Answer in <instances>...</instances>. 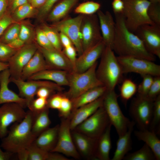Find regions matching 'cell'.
Listing matches in <instances>:
<instances>
[{"mask_svg":"<svg viewBox=\"0 0 160 160\" xmlns=\"http://www.w3.org/2000/svg\"><path fill=\"white\" fill-rule=\"evenodd\" d=\"M50 69H52L47 63L41 52L37 49L33 56L23 68L20 78L25 80L39 72Z\"/></svg>","mask_w":160,"mask_h":160,"instance_id":"cell-23","label":"cell"},{"mask_svg":"<svg viewBox=\"0 0 160 160\" xmlns=\"http://www.w3.org/2000/svg\"><path fill=\"white\" fill-rule=\"evenodd\" d=\"M28 0H10L7 10L10 13L20 6L28 3Z\"/></svg>","mask_w":160,"mask_h":160,"instance_id":"cell-52","label":"cell"},{"mask_svg":"<svg viewBox=\"0 0 160 160\" xmlns=\"http://www.w3.org/2000/svg\"><path fill=\"white\" fill-rule=\"evenodd\" d=\"M20 28V22H15L12 24L0 37V41L8 44L18 38Z\"/></svg>","mask_w":160,"mask_h":160,"instance_id":"cell-36","label":"cell"},{"mask_svg":"<svg viewBox=\"0 0 160 160\" xmlns=\"http://www.w3.org/2000/svg\"><path fill=\"white\" fill-rule=\"evenodd\" d=\"M38 11L31 4L27 3L15 9L11 14V17L16 22H20L27 18L37 15Z\"/></svg>","mask_w":160,"mask_h":160,"instance_id":"cell-32","label":"cell"},{"mask_svg":"<svg viewBox=\"0 0 160 160\" xmlns=\"http://www.w3.org/2000/svg\"><path fill=\"white\" fill-rule=\"evenodd\" d=\"M49 109L47 107L39 113L34 114L31 130L33 134L36 137L49 128L51 121L49 116Z\"/></svg>","mask_w":160,"mask_h":160,"instance_id":"cell-31","label":"cell"},{"mask_svg":"<svg viewBox=\"0 0 160 160\" xmlns=\"http://www.w3.org/2000/svg\"><path fill=\"white\" fill-rule=\"evenodd\" d=\"M49 41L56 49L62 51L63 47L60 40L59 32L55 28L43 23L40 27Z\"/></svg>","mask_w":160,"mask_h":160,"instance_id":"cell-35","label":"cell"},{"mask_svg":"<svg viewBox=\"0 0 160 160\" xmlns=\"http://www.w3.org/2000/svg\"><path fill=\"white\" fill-rule=\"evenodd\" d=\"M103 106L110 122L115 128L119 137L127 130L132 121L123 114L118 103V95L115 89L107 90L103 95Z\"/></svg>","mask_w":160,"mask_h":160,"instance_id":"cell-6","label":"cell"},{"mask_svg":"<svg viewBox=\"0 0 160 160\" xmlns=\"http://www.w3.org/2000/svg\"><path fill=\"white\" fill-rule=\"evenodd\" d=\"M25 44L24 41L18 38L7 44L13 49H18L23 47Z\"/></svg>","mask_w":160,"mask_h":160,"instance_id":"cell-57","label":"cell"},{"mask_svg":"<svg viewBox=\"0 0 160 160\" xmlns=\"http://www.w3.org/2000/svg\"><path fill=\"white\" fill-rule=\"evenodd\" d=\"M24 108L15 103H5L0 106V138L7 135L10 125L20 122L25 118L27 111Z\"/></svg>","mask_w":160,"mask_h":160,"instance_id":"cell-14","label":"cell"},{"mask_svg":"<svg viewBox=\"0 0 160 160\" xmlns=\"http://www.w3.org/2000/svg\"><path fill=\"white\" fill-rule=\"evenodd\" d=\"M151 2H160V0H146Z\"/></svg>","mask_w":160,"mask_h":160,"instance_id":"cell-63","label":"cell"},{"mask_svg":"<svg viewBox=\"0 0 160 160\" xmlns=\"http://www.w3.org/2000/svg\"><path fill=\"white\" fill-rule=\"evenodd\" d=\"M114 14L115 32L112 48L113 52L119 56L154 61L155 56L148 52L140 38L127 28L122 13Z\"/></svg>","mask_w":160,"mask_h":160,"instance_id":"cell-1","label":"cell"},{"mask_svg":"<svg viewBox=\"0 0 160 160\" xmlns=\"http://www.w3.org/2000/svg\"><path fill=\"white\" fill-rule=\"evenodd\" d=\"M9 82L14 84L19 91V95L25 99L27 107L34 99L38 90L41 87H46L54 91L60 92L63 89L61 86L51 81L45 80H23L21 78L10 77Z\"/></svg>","mask_w":160,"mask_h":160,"instance_id":"cell-11","label":"cell"},{"mask_svg":"<svg viewBox=\"0 0 160 160\" xmlns=\"http://www.w3.org/2000/svg\"><path fill=\"white\" fill-rule=\"evenodd\" d=\"M106 45L102 41L95 46L87 49L77 58L74 71L77 73L84 72L94 65L101 57Z\"/></svg>","mask_w":160,"mask_h":160,"instance_id":"cell-17","label":"cell"},{"mask_svg":"<svg viewBox=\"0 0 160 160\" xmlns=\"http://www.w3.org/2000/svg\"><path fill=\"white\" fill-rule=\"evenodd\" d=\"M143 80L138 87L137 94L141 95L146 96L153 82L154 77L149 75L142 76Z\"/></svg>","mask_w":160,"mask_h":160,"instance_id":"cell-45","label":"cell"},{"mask_svg":"<svg viewBox=\"0 0 160 160\" xmlns=\"http://www.w3.org/2000/svg\"><path fill=\"white\" fill-rule=\"evenodd\" d=\"M160 95V76L154 77L153 80L146 96L154 101Z\"/></svg>","mask_w":160,"mask_h":160,"instance_id":"cell-48","label":"cell"},{"mask_svg":"<svg viewBox=\"0 0 160 160\" xmlns=\"http://www.w3.org/2000/svg\"><path fill=\"white\" fill-rule=\"evenodd\" d=\"M137 90L136 84L131 79H125L123 81L120 88V95L125 105L134 95Z\"/></svg>","mask_w":160,"mask_h":160,"instance_id":"cell-34","label":"cell"},{"mask_svg":"<svg viewBox=\"0 0 160 160\" xmlns=\"http://www.w3.org/2000/svg\"><path fill=\"white\" fill-rule=\"evenodd\" d=\"M124 160H154L155 155L150 148L145 144L139 150L127 154L123 159Z\"/></svg>","mask_w":160,"mask_h":160,"instance_id":"cell-33","label":"cell"},{"mask_svg":"<svg viewBox=\"0 0 160 160\" xmlns=\"http://www.w3.org/2000/svg\"><path fill=\"white\" fill-rule=\"evenodd\" d=\"M13 153L7 151H3L0 145V160H9L10 159Z\"/></svg>","mask_w":160,"mask_h":160,"instance_id":"cell-59","label":"cell"},{"mask_svg":"<svg viewBox=\"0 0 160 160\" xmlns=\"http://www.w3.org/2000/svg\"><path fill=\"white\" fill-rule=\"evenodd\" d=\"M36 43L39 46L48 49H55L40 27L36 28L35 31Z\"/></svg>","mask_w":160,"mask_h":160,"instance_id":"cell-41","label":"cell"},{"mask_svg":"<svg viewBox=\"0 0 160 160\" xmlns=\"http://www.w3.org/2000/svg\"><path fill=\"white\" fill-rule=\"evenodd\" d=\"M78 0H63L47 15V20L54 23L65 18Z\"/></svg>","mask_w":160,"mask_h":160,"instance_id":"cell-30","label":"cell"},{"mask_svg":"<svg viewBox=\"0 0 160 160\" xmlns=\"http://www.w3.org/2000/svg\"><path fill=\"white\" fill-rule=\"evenodd\" d=\"M84 15L73 17H65L50 25L59 32L66 35L71 41L79 56L83 52L80 35V28Z\"/></svg>","mask_w":160,"mask_h":160,"instance_id":"cell-10","label":"cell"},{"mask_svg":"<svg viewBox=\"0 0 160 160\" xmlns=\"http://www.w3.org/2000/svg\"><path fill=\"white\" fill-rule=\"evenodd\" d=\"M10 74L8 68L0 72V105L5 103H15L24 108L27 107L25 99L20 97L8 87Z\"/></svg>","mask_w":160,"mask_h":160,"instance_id":"cell-20","label":"cell"},{"mask_svg":"<svg viewBox=\"0 0 160 160\" xmlns=\"http://www.w3.org/2000/svg\"><path fill=\"white\" fill-rule=\"evenodd\" d=\"M47 99L37 97L36 99H34L27 107L34 114H36L48 107Z\"/></svg>","mask_w":160,"mask_h":160,"instance_id":"cell-44","label":"cell"},{"mask_svg":"<svg viewBox=\"0 0 160 160\" xmlns=\"http://www.w3.org/2000/svg\"><path fill=\"white\" fill-rule=\"evenodd\" d=\"M8 63H3L0 62V72L8 68Z\"/></svg>","mask_w":160,"mask_h":160,"instance_id":"cell-62","label":"cell"},{"mask_svg":"<svg viewBox=\"0 0 160 160\" xmlns=\"http://www.w3.org/2000/svg\"><path fill=\"white\" fill-rule=\"evenodd\" d=\"M34 116V113L29 110L22 121L14 123L2 139L1 148L13 154L27 149L36 138L31 130Z\"/></svg>","mask_w":160,"mask_h":160,"instance_id":"cell-2","label":"cell"},{"mask_svg":"<svg viewBox=\"0 0 160 160\" xmlns=\"http://www.w3.org/2000/svg\"><path fill=\"white\" fill-rule=\"evenodd\" d=\"M123 73H134L141 76L145 75L160 76V65L148 60L132 57H117Z\"/></svg>","mask_w":160,"mask_h":160,"instance_id":"cell-9","label":"cell"},{"mask_svg":"<svg viewBox=\"0 0 160 160\" xmlns=\"http://www.w3.org/2000/svg\"><path fill=\"white\" fill-rule=\"evenodd\" d=\"M103 95L91 103L79 107L72 112L70 118L71 131L73 130L77 126L88 118L103 105Z\"/></svg>","mask_w":160,"mask_h":160,"instance_id":"cell-22","label":"cell"},{"mask_svg":"<svg viewBox=\"0 0 160 160\" xmlns=\"http://www.w3.org/2000/svg\"><path fill=\"white\" fill-rule=\"evenodd\" d=\"M59 124L49 128L37 136L33 143L43 150L51 152L57 141Z\"/></svg>","mask_w":160,"mask_h":160,"instance_id":"cell-24","label":"cell"},{"mask_svg":"<svg viewBox=\"0 0 160 160\" xmlns=\"http://www.w3.org/2000/svg\"><path fill=\"white\" fill-rule=\"evenodd\" d=\"M97 65V62L84 72L77 73L73 71L68 72L69 87L64 95L72 100L92 88L103 85L96 75Z\"/></svg>","mask_w":160,"mask_h":160,"instance_id":"cell-4","label":"cell"},{"mask_svg":"<svg viewBox=\"0 0 160 160\" xmlns=\"http://www.w3.org/2000/svg\"><path fill=\"white\" fill-rule=\"evenodd\" d=\"M112 6L115 14L122 13L124 8V4L122 0H113Z\"/></svg>","mask_w":160,"mask_h":160,"instance_id":"cell-54","label":"cell"},{"mask_svg":"<svg viewBox=\"0 0 160 160\" xmlns=\"http://www.w3.org/2000/svg\"><path fill=\"white\" fill-rule=\"evenodd\" d=\"M123 73L117 57L111 47L106 46L96 70L97 76L108 90L115 89L121 80Z\"/></svg>","mask_w":160,"mask_h":160,"instance_id":"cell-3","label":"cell"},{"mask_svg":"<svg viewBox=\"0 0 160 160\" xmlns=\"http://www.w3.org/2000/svg\"><path fill=\"white\" fill-rule=\"evenodd\" d=\"M100 7V4L93 1H88L80 4L75 9V13L85 15L95 14Z\"/></svg>","mask_w":160,"mask_h":160,"instance_id":"cell-38","label":"cell"},{"mask_svg":"<svg viewBox=\"0 0 160 160\" xmlns=\"http://www.w3.org/2000/svg\"><path fill=\"white\" fill-rule=\"evenodd\" d=\"M107 90V88L103 85L97 87L87 91L71 100L72 112L79 107L96 100L103 96Z\"/></svg>","mask_w":160,"mask_h":160,"instance_id":"cell-28","label":"cell"},{"mask_svg":"<svg viewBox=\"0 0 160 160\" xmlns=\"http://www.w3.org/2000/svg\"><path fill=\"white\" fill-rule=\"evenodd\" d=\"M36 44L38 49L41 52L47 63L52 69L62 70L68 72L74 71L73 65L62 51L55 49H47Z\"/></svg>","mask_w":160,"mask_h":160,"instance_id":"cell-18","label":"cell"},{"mask_svg":"<svg viewBox=\"0 0 160 160\" xmlns=\"http://www.w3.org/2000/svg\"><path fill=\"white\" fill-rule=\"evenodd\" d=\"M17 153L19 159L28 160V152L27 149L22 150Z\"/></svg>","mask_w":160,"mask_h":160,"instance_id":"cell-60","label":"cell"},{"mask_svg":"<svg viewBox=\"0 0 160 160\" xmlns=\"http://www.w3.org/2000/svg\"><path fill=\"white\" fill-rule=\"evenodd\" d=\"M80 35L83 51L102 41L97 14L84 15L81 25Z\"/></svg>","mask_w":160,"mask_h":160,"instance_id":"cell-12","label":"cell"},{"mask_svg":"<svg viewBox=\"0 0 160 160\" xmlns=\"http://www.w3.org/2000/svg\"><path fill=\"white\" fill-rule=\"evenodd\" d=\"M122 1L124 8L122 14L126 25L131 32L134 33L139 26L144 24H154L147 14L150 2L146 0Z\"/></svg>","mask_w":160,"mask_h":160,"instance_id":"cell-5","label":"cell"},{"mask_svg":"<svg viewBox=\"0 0 160 160\" xmlns=\"http://www.w3.org/2000/svg\"><path fill=\"white\" fill-rule=\"evenodd\" d=\"M65 156L56 152H49L47 160H68Z\"/></svg>","mask_w":160,"mask_h":160,"instance_id":"cell-56","label":"cell"},{"mask_svg":"<svg viewBox=\"0 0 160 160\" xmlns=\"http://www.w3.org/2000/svg\"><path fill=\"white\" fill-rule=\"evenodd\" d=\"M153 101L137 94L132 100L129 112L139 130L149 129L152 119Z\"/></svg>","mask_w":160,"mask_h":160,"instance_id":"cell-7","label":"cell"},{"mask_svg":"<svg viewBox=\"0 0 160 160\" xmlns=\"http://www.w3.org/2000/svg\"><path fill=\"white\" fill-rule=\"evenodd\" d=\"M37 50L36 42L26 44L18 49L8 62L10 77L21 78L23 68Z\"/></svg>","mask_w":160,"mask_h":160,"instance_id":"cell-15","label":"cell"},{"mask_svg":"<svg viewBox=\"0 0 160 160\" xmlns=\"http://www.w3.org/2000/svg\"><path fill=\"white\" fill-rule=\"evenodd\" d=\"M160 95L153 101L152 116L149 129L156 134L160 131Z\"/></svg>","mask_w":160,"mask_h":160,"instance_id":"cell-37","label":"cell"},{"mask_svg":"<svg viewBox=\"0 0 160 160\" xmlns=\"http://www.w3.org/2000/svg\"><path fill=\"white\" fill-rule=\"evenodd\" d=\"M112 125L110 124L103 133L97 139L95 160H109L112 144L111 131Z\"/></svg>","mask_w":160,"mask_h":160,"instance_id":"cell-27","label":"cell"},{"mask_svg":"<svg viewBox=\"0 0 160 160\" xmlns=\"http://www.w3.org/2000/svg\"><path fill=\"white\" fill-rule=\"evenodd\" d=\"M58 0H46L45 3L39 8L38 11L37 16L39 20L41 21L46 18L53 5Z\"/></svg>","mask_w":160,"mask_h":160,"instance_id":"cell-47","label":"cell"},{"mask_svg":"<svg viewBox=\"0 0 160 160\" xmlns=\"http://www.w3.org/2000/svg\"><path fill=\"white\" fill-rule=\"evenodd\" d=\"M97 15L102 40L106 46L112 49L115 32V23L113 17L110 12L104 13L100 9L97 12Z\"/></svg>","mask_w":160,"mask_h":160,"instance_id":"cell-21","label":"cell"},{"mask_svg":"<svg viewBox=\"0 0 160 160\" xmlns=\"http://www.w3.org/2000/svg\"><path fill=\"white\" fill-rule=\"evenodd\" d=\"M66 57L74 65L77 59V51L73 45L63 48L62 50Z\"/></svg>","mask_w":160,"mask_h":160,"instance_id":"cell-51","label":"cell"},{"mask_svg":"<svg viewBox=\"0 0 160 160\" xmlns=\"http://www.w3.org/2000/svg\"><path fill=\"white\" fill-rule=\"evenodd\" d=\"M138 140L145 143L151 150L156 160H160V140L154 132L148 129L139 130L134 132Z\"/></svg>","mask_w":160,"mask_h":160,"instance_id":"cell-29","label":"cell"},{"mask_svg":"<svg viewBox=\"0 0 160 160\" xmlns=\"http://www.w3.org/2000/svg\"><path fill=\"white\" fill-rule=\"evenodd\" d=\"M76 148L80 155L87 159H95L98 138L88 137L75 130L71 131Z\"/></svg>","mask_w":160,"mask_h":160,"instance_id":"cell-19","label":"cell"},{"mask_svg":"<svg viewBox=\"0 0 160 160\" xmlns=\"http://www.w3.org/2000/svg\"><path fill=\"white\" fill-rule=\"evenodd\" d=\"M60 107L59 111V115L63 119L70 118L72 111L71 100L64 94Z\"/></svg>","mask_w":160,"mask_h":160,"instance_id":"cell-42","label":"cell"},{"mask_svg":"<svg viewBox=\"0 0 160 160\" xmlns=\"http://www.w3.org/2000/svg\"><path fill=\"white\" fill-rule=\"evenodd\" d=\"M59 33L61 43L63 48L73 45L71 41L66 35L62 32Z\"/></svg>","mask_w":160,"mask_h":160,"instance_id":"cell-55","label":"cell"},{"mask_svg":"<svg viewBox=\"0 0 160 160\" xmlns=\"http://www.w3.org/2000/svg\"><path fill=\"white\" fill-rule=\"evenodd\" d=\"M110 124L107 114L102 106L73 130L90 137L98 138Z\"/></svg>","mask_w":160,"mask_h":160,"instance_id":"cell-8","label":"cell"},{"mask_svg":"<svg viewBox=\"0 0 160 160\" xmlns=\"http://www.w3.org/2000/svg\"><path fill=\"white\" fill-rule=\"evenodd\" d=\"M8 4V0H0V17L6 11Z\"/></svg>","mask_w":160,"mask_h":160,"instance_id":"cell-58","label":"cell"},{"mask_svg":"<svg viewBox=\"0 0 160 160\" xmlns=\"http://www.w3.org/2000/svg\"><path fill=\"white\" fill-rule=\"evenodd\" d=\"M27 149L28 160H47L49 152L43 150L33 143Z\"/></svg>","mask_w":160,"mask_h":160,"instance_id":"cell-40","label":"cell"},{"mask_svg":"<svg viewBox=\"0 0 160 160\" xmlns=\"http://www.w3.org/2000/svg\"><path fill=\"white\" fill-rule=\"evenodd\" d=\"M147 14L154 24L160 25V2H151L147 10Z\"/></svg>","mask_w":160,"mask_h":160,"instance_id":"cell-43","label":"cell"},{"mask_svg":"<svg viewBox=\"0 0 160 160\" xmlns=\"http://www.w3.org/2000/svg\"><path fill=\"white\" fill-rule=\"evenodd\" d=\"M68 72L62 70L47 69L33 75L27 80H47L61 86H68Z\"/></svg>","mask_w":160,"mask_h":160,"instance_id":"cell-25","label":"cell"},{"mask_svg":"<svg viewBox=\"0 0 160 160\" xmlns=\"http://www.w3.org/2000/svg\"><path fill=\"white\" fill-rule=\"evenodd\" d=\"M20 23V28L19 38L25 44L33 42L35 36V31L30 23L21 21Z\"/></svg>","mask_w":160,"mask_h":160,"instance_id":"cell-39","label":"cell"},{"mask_svg":"<svg viewBox=\"0 0 160 160\" xmlns=\"http://www.w3.org/2000/svg\"><path fill=\"white\" fill-rule=\"evenodd\" d=\"M54 91L47 87H41L38 90L36 95L37 97L48 99L52 95V93Z\"/></svg>","mask_w":160,"mask_h":160,"instance_id":"cell-53","label":"cell"},{"mask_svg":"<svg viewBox=\"0 0 160 160\" xmlns=\"http://www.w3.org/2000/svg\"><path fill=\"white\" fill-rule=\"evenodd\" d=\"M15 22H16L12 18L10 13L7 10L0 17V37L9 26Z\"/></svg>","mask_w":160,"mask_h":160,"instance_id":"cell-49","label":"cell"},{"mask_svg":"<svg viewBox=\"0 0 160 160\" xmlns=\"http://www.w3.org/2000/svg\"><path fill=\"white\" fill-rule=\"evenodd\" d=\"M32 0H28V1L30 3Z\"/></svg>","mask_w":160,"mask_h":160,"instance_id":"cell-64","label":"cell"},{"mask_svg":"<svg viewBox=\"0 0 160 160\" xmlns=\"http://www.w3.org/2000/svg\"><path fill=\"white\" fill-rule=\"evenodd\" d=\"M135 124L132 121L127 131L119 136L116 144V148L111 160H121L132 148V134Z\"/></svg>","mask_w":160,"mask_h":160,"instance_id":"cell-26","label":"cell"},{"mask_svg":"<svg viewBox=\"0 0 160 160\" xmlns=\"http://www.w3.org/2000/svg\"><path fill=\"white\" fill-rule=\"evenodd\" d=\"M134 33L148 52L160 58V25L144 24L139 26Z\"/></svg>","mask_w":160,"mask_h":160,"instance_id":"cell-16","label":"cell"},{"mask_svg":"<svg viewBox=\"0 0 160 160\" xmlns=\"http://www.w3.org/2000/svg\"><path fill=\"white\" fill-rule=\"evenodd\" d=\"M63 95L59 93L52 95L47 99L49 108L59 110L60 108Z\"/></svg>","mask_w":160,"mask_h":160,"instance_id":"cell-50","label":"cell"},{"mask_svg":"<svg viewBox=\"0 0 160 160\" xmlns=\"http://www.w3.org/2000/svg\"><path fill=\"white\" fill-rule=\"evenodd\" d=\"M51 152H58L76 159H80L81 156L76 148L72 139L70 118H62L59 124L57 142Z\"/></svg>","mask_w":160,"mask_h":160,"instance_id":"cell-13","label":"cell"},{"mask_svg":"<svg viewBox=\"0 0 160 160\" xmlns=\"http://www.w3.org/2000/svg\"><path fill=\"white\" fill-rule=\"evenodd\" d=\"M46 0H32L30 2L31 5L34 8H40L45 3Z\"/></svg>","mask_w":160,"mask_h":160,"instance_id":"cell-61","label":"cell"},{"mask_svg":"<svg viewBox=\"0 0 160 160\" xmlns=\"http://www.w3.org/2000/svg\"><path fill=\"white\" fill-rule=\"evenodd\" d=\"M17 50L13 49L7 44L0 41V62L8 63Z\"/></svg>","mask_w":160,"mask_h":160,"instance_id":"cell-46","label":"cell"}]
</instances>
